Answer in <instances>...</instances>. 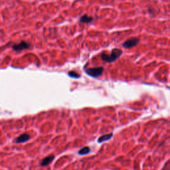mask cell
Segmentation results:
<instances>
[{"mask_svg":"<svg viewBox=\"0 0 170 170\" xmlns=\"http://www.w3.org/2000/svg\"><path fill=\"white\" fill-rule=\"evenodd\" d=\"M122 51L120 49H114L112 51L110 54H107L104 53V52L102 53L101 58L104 61L110 63V62H114L117 58H119L122 55Z\"/></svg>","mask_w":170,"mask_h":170,"instance_id":"6da1fadb","label":"cell"},{"mask_svg":"<svg viewBox=\"0 0 170 170\" xmlns=\"http://www.w3.org/2000/svg\"><path fill=\"white\" fill-rule=\"evenodd\" d=\"M104 71V68L102 67H96V68H90L85 71L87 74L90 77H94V78H97L102 75V73Z\"/></svg>","mask_w":170,"mask_h":170,"instance_id":"7a4b0ae2","label":"cell"},{"mask_svg":"<svg viewBox=\"0 0 170 170\" xmlns=\"http://www.w3.org/2000/svg\"><path fill=\"white\" fill-rule=\"evenodd\" d=\"M31 47V45L29 43H27V41H23L22 42H20L18 44H15L12 46V49H13L14 51H22V50L24 49H29Z\"/></svg>","mask_w":170,"mask_h":170,"instance_id":"3957f363","label":"cell"},{"mask_svg":"<svg viewBox=\"0 0 170 170\" xmlns=\"http://www.w3.org/2000/svg\"><path fill=\"white\" fill-rule=\"evenodd\" d=\"M139 42L140 39L138 38H132L126 41L124 43H123L122 46L125 49H130V48L134 47H135L136 45H137Z\"/></svg>","mask_w":170,"mask_h":170,"instance_id":"277c9868","label":"cell"},{"mask_svg":"<svg viewBox=\"0 0 170 170\" xmlns=\"http://www.w3.org/2000/svg\"><path fill=\"white\" fill-rule=\"evenodd\" d=\"M30 136H29L28 134L24 133L22 134V135H20L15 140V142L17 144L24 143V142H26L28 141L29 140H30Z\"/></svg>","mask_w":170,"mask_h":170,"instance_id":"5b68a950","label":"cell"},{"mask_svg":"<svg viewBox=\"0 0 170 170\" xmlns=\"http://www.w3.org/2000/svg\"><path fill=\"white\" fill-rule=\"evenodd\" d=\"M54 158V156H53V155H50V156H47L41 161V166H43V167L47 166V165H49L50 163L52 162V161L53 160Z\"/></svg>","mask_w":170,"mask_h":170,"instance_id":"8992f818","label":"cell"},{"mask_svg":"<svg viewBox=\"0 0 170 170\" xmlns=\"http://www.w3.org/2000/svg\"><path fill=\"white\" fill-rule=\"evenodd\" d=\"M113 134L110 133V134H104V135H102L100 136V137L98 139V143H102V142L108 141L112 137Z\"/></svg>","mask_w":170,"mask_h":170,"instance_id":"52a82bcc","label":"cell"},{"mask_svg":"<svg viewBox=\"0 0 170 170\" xmlns=\"http://www.w3.org/2000/svg\"><path fill=\"white\" fill-rule=\"evenodd\" d=\"M93 19H94L92 17H90L88 15H84L80 18V22L81 23H85V24H89V23H91Z\"/></svg>","mask_w":170,"mask_h":170,"instance_id":"ba28073f","label":"cell"},{"mask_svg":"<svg viewBox=\"0 0 170 170\" xmlns=\"http://www.w3.org/2000/svg\"><path fill=\"white\" fill-rule=\"evenodd\" d=\"M90 152V148L89 147H84L79 151V154L81 155V156H84V155H87Z\"/></svg>","mask_w":170,"mask_h":170,"instance_id":"9c48e42d","label":"cell"},{"mask_svg":"<svg viewBox=\"0 0 170 170\" xmlns=\"http://www.w3.org/2000/svg\"><path fill=\"white\" fill-rule=\"evenodd\" d=\"M68 75L69 77H71V78L79 79L80 77V75L78 74L77 72H75V71H70V72L68 73Z\"/></svg>","mask_w":170,"mask_h":170,"instance_id":"30bf717a","label":"cell"},{"mask_svg":"<svg viewBox=\"0 0 170 170\" xmlns=\"http://www.w3.org/2000/svg\"><path fill=\"white\" fill-rule=\"evenodd\" d=\"M168 162H169V163H170V160H169V161H168Z\"/></svg>","mask_w":170,"mask_h":170,"instance_id":"8fae6325","label":"cell"},{"mask_svg":"<svg viewBox=\"0 0 170 170\" xmlns=\"http://www.w3.org/2000/svg\"><path fill=\"white\" fill-rule=\"evenodd\" d=\"M169 170H170V168H169Z\"/></svg>","mask_w":170,"mask_h":170,"instance_id":"7c38bea8","label":"cell"}]
</instances>
